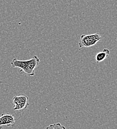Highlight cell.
I'll return each instance as SVG.
<instances>
[{
  "label": "cell",
  "mask_w": 117,
  "mask_h": 129,
  "mask_svg": "<svg viewBox=\"0 0 117 129\" xmlns=\"http://www.w3.org/2000/svg\"><path fill=\"white\" fill-rule=\"evenodd\" d=\"M40 60L36 56H34L33 58L28 60H19L17 58H14L11 63L13 68H17L20 69L21 72H24L27 75L34 77V70L38 65Z\"/></svg>",
  "instance_id": "cell-1"
},
{
  "label": "cell",
  "mask_w": 117,
  "mask_h": 129,
  "mask_svg": "<svg viewBox=\"0 0 117 129\" xmlns=\"http://www.w3.org/2000/svg\"><path fill=\"white\" fill-rule=\"evenodd\" d=\"M110 51L108 49H104L102 51H101L96 54L95 56V61L96 63H99L104 61L110 55Z\"/></svg>",
  "instance_id": "cell-5"
},
{
  "label": "cell",
  "mask_w": 117,
  "mask_h": 129,
  "mask_svg": "<svg viewBox=\"0 0 117 129\" xmlns=\"http://www.w3.org/2000/svg\"><path fill=\"white\" fill-rule=\"evenodd\" d=\"M45 129H53V124L50 125L49 126H48L47 128H46Z\"/></svg>",
  "instance_id": "cell-7"
},
{
  "label": "cell",
  "mask_w": 117,
  "mask_h": 129,
  "mask_svg": "<svg viewBox=\"0 0 117 129\" xmlns=\"http://www.w3.org/2000/svg\"><path fill=\"white\" fill-rule=\"evenodd\" d=\"M102 39L100 34L98 33L85 35L82 34L80 36L78 42L80 48H88L94 46Z\"/></svg>",
  "instance_id": "cell-2"
},
{
  "label": "cell",
  "mask_w": 117,
  "mask_h": 129,
  "mask_svg": "<svg viewBox=\"0 0 117 129\" xmlns=\"http://www.w3.org/2000/svg\"><path fill=\"white\" fill-rule=\"evenodd\" d=\"M53 129H66V128L60 123H57L53 124Z\"/></svg>",
  "instance_id": "cell-6"
},
{
  "label": "cell",
  "mask_w": 117,
  "mask_h": 129,
  "mask_svg": "<svg viewBox=\"0 0 117 129\" xmlns=\"http://www.w3.org/2000/svg\"><path fill=\"white\" fill-rule=\"evenodd\" d=\"M16 120L14 115L10 114H2L0 117V129L3 126L13 127L15 125Z\"/></svg>",
  "instance_id": "cell-4"
},
{
  "label": "cell",
  "mask_w": 117,
  "mask_h": 129,
  "mask_svg": "<svg viewBox=\"0 0 117 129\" xmlns=\"http://www.w3.org/2000/svg\"><path fill=\"white\" fill-rule=\"evenodd\" d=\"M29 97L25 94L14 97L13 98V103L15 105L14 110L22 112L29 105Z\"/></svg>",
  "instance_id": "cell-3"
}]
</instances>
